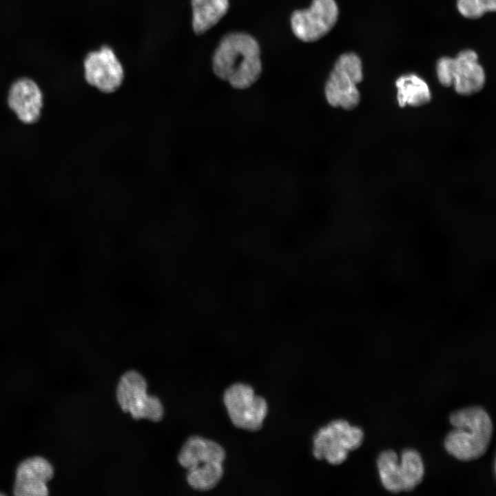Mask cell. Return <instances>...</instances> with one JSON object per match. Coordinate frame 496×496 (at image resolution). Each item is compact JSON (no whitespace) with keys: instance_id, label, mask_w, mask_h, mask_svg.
Instances as JSON below:
<instances>
[{"instance_id":"6da1fadb","label":"cell","mask_w":496,"mask_h":496,"mask_svg":"<svg viewBox=\"0 0 496 496\" xmlns=\"http://www.w3.org/2000/svg\"><path fill=\"white\" fill-rule=\"evenodd\" d=\"M212 69L217 77L234 88L249 87L260 78L262 69L258 41L245 32L225 34L213 54Z\"/></svg>"},{"instance_id":"7a4b0ae2","label":"cell","mask_w":496,"mask_h":496,"mask_svg":"<svg viewBox=\"0 0 496 496\" xmlns=\"http://www.w3.org/2000/svg\"><path fill=\"white\" fill-rule=\"evenodd\" d=\"M454 429L445 437L446 451L461 461L481 457L493 434V423L486 411L479 406L457 410L449 417Z\"/></svg>"},{"instance_id":"3957f363","label":"cell","mask_w":496,"mask_h":496,"mask_svg":"<svg viewBox=\"0 0 496 496\" xmlns=\"http://www.w3.org/2000/svg\"><path fill=\"white\" fill-rule=\"evenodd\" d=\"M225 459V451L219 444L198 435L189 437L178 455L179 464L188 470L189 485L201 491L209 490L220 482Z\"/></svg>"},{"instance_id":"277c9868","label":"cell","mask_w":496,"mask_h":496,"mask_svg":"<svg viewBox=\"0 0 496 496\" xmlns=\"http://www.w3.org/2000/svg\"><path fill=\"white\" fill-rule=\"evenodd\" d=\"M363 79L361 59L354 52H346L336 60L324 87L328 103L347 110L358 106L360 95L357 85Z\"/></svg>"},{"instance_id":"5b68a950","label":"cell","mask_w":496,"mask_h":496,"mask_svg":"<svg viewBox=\"0 0 496 496\" xmlns=\"http://www.w3.org/2000/svg\"><path fill=\"white\" fill-rule=\"evenodd\" d=\"M439 82L444 87L453 85L455 92L469 96L479 92L486 82L485 72L473 50H462L455 58L442 56L436 63Z\"/></svg>"},{"instance_id":"8992f818","label":"cell","mask_w":496,"mask_h":496,"mask_svg":"<svg viewBox=\"0 0 496 496\" xmlns=\"http://www.w3.org/2000/svg\"><path fill=\"white\" fill-rule=\"evenodd\" d=\"M377 466L384 487L395 493L414 489L422 481L424 473L420 453L410 448L402 452L400 464L395 451L382 452L377 459Z\"/></svg>"},{"instance_id":"52a82bcc","label":"cell","mask_w":496,"mask_h":496,"mask_svg":"<svg viewBox=\"0 0 496 496\" xmlns=\"http://www.w3.org/2000/svg\"><path fill=\"white\" fill-rule=\"evenodd\" d=\"M364 433L344 420H336L320 428L313 436L314 457L338 465L344 462L349 452L358 448L363 442Z\"/></svg>"},{"instance_id":"ba28073f","label":"cell","mask_w":496,"mask_h":496,"mask_svg":"<svg viewBox=\"0 0 496 496\" xmlns=\"http://www.w3.org/2000/svg\"><path fill=\"white\" fill-rule=\"evenodd\" d=\"M147 384L144 377L135 370L124 373L116 386L117 402L125 413H130L134 420L145 418L159 422L164 415V408L158 397L147 393Z\"/></svg>"},{"instance_id":"9c48e42d","label":"cell","mask_w":496,"mask_h":496,"mask_svg":"<svg viewBox=\"0 0 496 496\" xmlns=\"http://www.w3.org/2000/svg\"><path fill=\"white\" fill-rule=\"evenodd\" d=\"M223 402L237 428L251 431L262 428L267 414V403L262 397L255 395L251 386L240 382L231 384L224 392Z\"/></svg>"},{"instance_id":"30bf717a","label":"cell","mask_w":496,"mask_h":496,"mask_svg":"<svg viewBox=\"0 0 496 496\" xmlns=\"http://www.w3.org/2000/svg\"><path fill=\"white\" fill-rule=\"evenodd\" d=\"M339 15L335 0H312L309 8L295 10L291 16V30L304 42H314L328 34Z\"/></svg>"},{"instance_id":"8fae6325","label":"cell","mask_w":496,"mask_h":496,"mask_svg":"<svg viewBox=\"0 0 496 496\" xmlns=\"http://www.w3.org/2000/svg\"><path fill=\"white\" fill-rule=\"evenodd\" d=\"M83 68L87 83L103 93L114 92L124 79L122 64L107 45L89 52L84 59Z\"/></svg>"},{"instance_id":"7c38bea8","label":"cell","mask_w":496,"mask_h":496,"mask_svg":"<svg viewBox=\"0 0 496 496\" xmlns=\"http://www.w3.org/2000/svg\"><path fill=\"white\" fill-rule=\"evenodd\" d=\"M53 475L54 468L45 458L40 456L27 458L17 468L14 494L17 496L47 495L48 483Z\"/></svg>"},{"instance_id":"4fadbf2b","label":"cell","mask_w":496,"mask_h":496,"mask_svg":"<svg viewBox=\"0 0 496 496\" xmlns=\"http://www.w3.org/2000/svg\"><path fill=\"white\" fill-rule=\"evenodd\" d=\"M8 103L21 121L28 124L33 123L41 114L42 92L33 80L21 78L12 84L8 92Z\"/></svg>"},{"instance_id":"5bb4252c","label":"cell","mask_w":496,"mask_h":496,"mask_svg":"<svg viewBox=\"0 0 496 496\" xmlns=\"http://www.w3.org/2000/svg\"><path fill=\"white\" fill-rule=\"evenodd\" d=\"M192 10V28L201 34L215 25L226 14L229 0H190Z\"/></svg>"},{"instance_id":"9a60e30c","label":"cell","mask_w":496,"mask_h":496,"mask_svg":"<svg viewBox=\"0 0 496 496\" xmlns=\"http://www.w3.org/2000/svg\"><path fill=\"white\" fill-rule=\"evenodd\" d=\"M400 107H420L430 102L431 93L427 83L415 74L400 76L395 81Z\"/></svg>"},{"instance_id":"2e32d148","label":"cell","mask_w":496,"mask_h":496,"mask_svg":"<svg viewBox=\"0 0 496 496\" xmlns=\"http://www.w3.org/2000/svg\"><path fill=\"white\" fill-rule=\"evenodd\" d=\"M459 12L468 19H477L496 10V0H457Z\"/></svg>"},{"instance_id":"e0dca14e","label":"cell","mask_w":496,"mask_h":496,"mask_svg":"<svg viewBox=\"0 0 496 496\" xmlns=\"http://www.w3.org/2000/svg\"><path fill=\"white\" fill-rule=\"evenodd\" d=\"M3 495V493H0V495Z\"/></svg>"}]
</instances>
